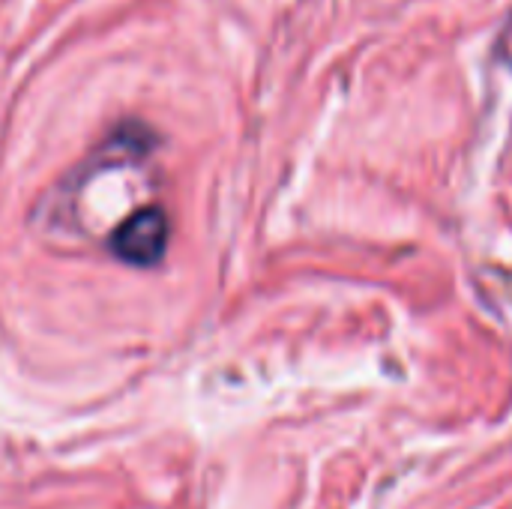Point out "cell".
Listing matches in <instances>:
<instances>
[{"mask_svg":"<svg viewBox=\"0 0 512 509\" xmlns=\"http://www.w3.org/2000/svg\"><path fill=\"white\" fill-rule=\"evenodd\" d=\"M168 234H171L168 216L159 207H144L114 228L111 252L132 267H153L162 261L168 249Z\"/></svg>","mask_w":512,"mask_h":509,"instance_id":"cell-1","label":"cell"}]
</instances>
